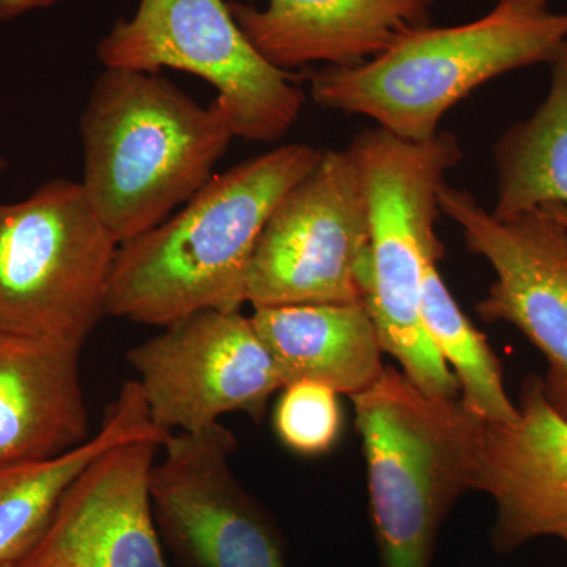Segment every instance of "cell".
Listing matches in <instances>:
<instances>
[{
  "label": "cell",
  "instance_id": "6da1fadb",
  "mask_svg": "<svg viewBox=\"0 0 567 567\" xmlns=\"http://www.w3.org/2000/svg\"><path fill=\"white\" fill-rule=\"evenodd\" d=\"M322 151L287 144L213 175L185 207L118 245L106 315L167 327L205 309L241 311L265 224Z\"/></svg>",
  "mask_w": 567,
  "mask_h": 567
},
{
  "label": "cell",
  "instance_id": "7a4b0ae2",
  "mask_svg": "<svg viewBox=\"0 0 567 567\" xmlns=\"http://www.w3.org/2000/svg\"><path fill=\"white\" fill-rule=\"evenodd\" d=\"M80 132L82 188L118 245L188 203L235 137L215 100L200 106L162 74L126 69L96 78Z\"/></svg>",
  "mask_w": 567,
  "mask_h": 567
},
{
  "label": "cell",
  "instance_id": "3957f363",
  "mask_svg": "<svg viewBox=\"0 0 567 567\" xmlns=\"http://www.w3.org/2000/svg\"><path fill=\"white\" fill-rule=\"evenodd\" d=\"M566 43L567 13L496 6L466 24L416 29L360 65L324 66L309 84L327 110L364 115L402 140L427 141L477 87L513 70L551 65Z\"/></svg>",
  "mask_w": 567,
  "mask_h": 567
},
{
  "label": "cell",
  "instance_id": "277c9868",
  "mask_svg": "<svg viewBox=\"0 0 567 567\" xmlns=\"http://www.w3.org/2000/svg\"><path fill=\"white\" fill-rule=\"evenodd\" d=\"M371 216V270L364 305L374 319L383 352L423 393L461 399L456 375L436 352L421 316L424 274L439 264L443 244L435 233L439 193L462 158L457 137L406 141L386 130L358 134L349 147Z\"/></svg>",
  "mask_w": 567,
  "mask_h": 567
},
{
  "label": "cell",
  "instance_id": "5b68a950",
  "mask_svg": "<svg viewBox=\"0 0 567 567\" xmlns=\"http://www.w3.org/2000/svg\"><path fill=\"white\" fill-rule=\"evenodd\" d=\"M350 399L363 439L380 563L431 567L447 514L475 491L483 421L461 399L432 398L395 368Z\"/></svg>",
  "mask_w": 567,
  "mask_h": 567
},
{
  "label": "cell",
  "instance_id": "8992f818",
  "mask_svg": "<svg viewBox=\"0 0 567 567\" xmlns=\"http://www.w3.org/2000/svg\"><path fill=\"white\" fill-rule=\"evenodd\" d=\"M117 249L81 182L0 204V333L84 346L106 315Z\"/></svg>",
  "mask_w": 567,
  "mask_h": 567
},
{
  "label": "cell",
  "instance_id": "52a82bcc",
  "mask_svg": "<svg viewBox=\"0 0 567 567\" xmlns=\"http://www.w3.org/2000/svg\"><path fill=\"white\" fill-rule=\"evenodd\" d=\"M230 0H140L112 25L96 54L104 69L194 74L216 89L235 137L282 140L300 117L305 92L265 61L235 21Z\"/></svg>",
  "mask_w": 567,
  "mask_h": 567
},
{
  "label": "cell",
  "instance_id": "ba28073f",
  "mask_svg": "<svg viewBox=\"0 0 567 567\" xmlns=\"http://www.w3.org/2000/svg\"><path fill=\"white\" fill-rule=\"evenodd\" d=\"M371 216L349 148L322 151L265 224L246 281L257 308L364 303Z\"/></svg>",
  "mask_w": 567,
  "mask_h": 567
},
{
  "label": "cell",
  "instance_id": "9c48e42d",
  "mask_svg": "<svg viewBox=\"0 0 567 567\" xmlns=\"http://www.w3.org/2000/svg\"><path fill=\"white\" fill-rule=\"evenodd\" d=\"M153 424L167 434L204 431L227 413L262 420L284 380L241 311L205 309L126 352Z\"/></svg>",
  "mask_w": 567,
  "mask_h": 567
},
{
  "label": "cell",
  "instance_id": "30bf717a",
  "mask_svg": "<svg viewBox=\"0 0 567 567\" xmlns=\"http://www.w3.org/2000/svg\"><path fill=\"white\" fill-rule=\"evenodd\" d=\"M439 205L461 227L466 249L494 270L477 315L487 323L513 324L539 350L547 399L567 420V205L495 218L473 194L446 183Z\"/></svg>",
  "mask_w": 567,
  "mask_h": 567
},
{
  "label": "cell",
  "instance_id": "8fae6325",
  "mask_svg": "<svg viewBox=\"0 0 567 567\" xmlns=\"http://www.w3.org/2000/svg\"><path fill=\"white\" fill-rule=\"evenodd\" d=\"M152 470V505L177 567H287L275 518L234 475L237 440L221 423L175 432Z\"/></svg>",
  "mask_w": 567,
  "mask_h": 567
},
{
  "label": "cell",
  "instance_id": "7c38bea8",
  "mask_svg": "<svg viewBox=\"0 0 567 567\" xmlns=\"http://www.w3.org/2000/svg\"><path fill=\"white\" fill-rule=\"evenodd\" d=\"M164 443L145 436L96 457L13 567H171L151 492L153 465Z\"/></svg>",
  "mask_w": 567,
  "mask_h": 567
},
{
  "label": "cell",
  "instance_id": "4fadbf2b",
  "mask_svg": "<svg viewBox=\"0 0 567 567\" xmlns=\"http://www.w3.org/2000/svg\"><path fill=\"white\" fill-rule=\"evenodd\" d=\"M514 423L486 424L475 491L494 499L492 544L513 551L540 537L567 544V420L550 404L543 379L522 385Z\"/></svg>",
  "mask_w": 567,
  "mask_h": 567
},
{
  "label": "cell",
  "instance_id": "5bb4252c",
  "mask_svg": "<svg viewBox=\"0 0 567 567\" xmlns=\"http://www.w3.org/2000/svg\"><path fill=\"white\" fill-rule=\"evenodd\" d=\"M235 21L276 69L354 66L431 25L434 0H270L264 10L229 2Z\"/></svg>",
  "mask_w": 567,
  "mask_h": 567
},
{
  "label": "cell",
  "instance_id": "9a60e30c",
  "mask_svg": "<svg viewBox=\"0 0 567 567\" xmlns=\"http://www.w3.org/2000/svg\"><path fill=\"white\" fill-rule=\"evenodd\" d=\"M81 350L0 333V464L58 456L91 436Z\"/></svg>",
  "mask_w": 567,
  "mask_h": 567
},
{
  "label": "cell",
  "instance_id": "2e32d148",
  "mask_svg": "<svg viewBox=\"0 0 567 567\" xmlns=\"http://www.w3.org/2000/svg\"><path fill=\"white\" fill-rule=\"evenodd\" d=\"M251 319L284 386L308 380L350 398L374 385L385 371V352L364 303L257 308Z\"/></svg>",
  "mask_w": 567,
  "mask_h": 567
},
{
  "label": "cell",
  "instance_id": "e0dca14e",
  "mask_svg": "<svg viewBox=\"0 0 567 567\" xmlns=\"http://www.w3.org/2000/svg\"><path fill=\"white\" fill-rule=\"evenodd\" d=\"M171 434L153 424L136 380L123 383L107 406L102 427L58 456L0 464V566L17 565L50 525L78 476L112 447L132 440Z\"/></svg>",
  "mask_w": 567,
  "mask_h": 567
},
{
  "label": "cell",
  "instance_id": "ac0fdd59",
  "mask_svg": "<svg viewBox=\"0 0 567 567\" xmlns=\"http://www.w3.org/2000/svg\"><path fill=\"white\" fill-rule=\"evenodd\" d=\"M498 196L492 215L509 218L543 204L567 205V43L551 63L546 100L494 147Z\"/></svg>",
  "mask_w": 567,
  "mask_h": 567
},
{
  "label": "cell",
  "instance_id": "d6986e66",
  "mask_svg": "<svg viewBox=\"0 0 567 567\" xmlns=\"http://www.w3.org/2000/svg\"><path fill=\"white\" fill-rule=\"evenodd\" d=\"M421 316L436 352L456 375L462 405L483 423H514L518 406L506 393L502 364L486 336L458 308L440 275L439 264H431L425 270Z\"/></svg>",
  "mask_w": 567,
  "mask_h": 567
},
{
  "label": "cell",
  "instance_id": "ffe728a7",
  "mask_svg": "<svg viewBox=\"0 0 567 567\" xmlns=\"http://www.w3.org/2000/svg\"><path fill=\"white\" fill-rule=\"evenodd\" d=\"M281 391L274 425L282 445L300 456L330 453L342 431L338 393L308 380L287 383Z\"/></svg>",
  "mask_w": 567,
  "mask_h": 567
},
{
  "label": "cell",
  "instance_id": "44dd1931",
  "mask_svg": "<svg viewBox=\"0 0 567 567\" xmlns=\"http://www.w3.org/2000/svg\"><path fill=\"white\" fill-rule=\"evenodd\" d=\"M59 0H0V22L13 21L31 11L47 9Z\"/></svg>",
  "mask_w": 567,
  "mask_h": 567
},
{
  "label": "cell",
  "instance_id": "7402d4cb",
  "mask_svg": "<svg viewBox=\"0 0 567 567\" xmlns=\"http://www.w3.org/2000/svg\"><path fill=\"white\" fill-rule=\"evenodd\" d=\"M548 2H550V0H496V6L524 11V13H539V11L548 10Z\"/></svg>",
  "mask_w": 567,
  "mask_h": 567
},
{
  "label": "cell",
  "instance_id": "603a6c76",
  "mask_svg": "<svg viewBox=\"0 0 567 567\" xmlns=\"http://www.w3.org/2000/svg\"><path fill=\"white\" fill-rule=\"evenodd\" d=\"M7 166H9V163H7L6 158H2V156H0V174H2L3 171L7 169Z\"/></svg>",
  "mask_w": 567,
  "mask_h": 567
},
{
  "label": "cell",
  "instance_id": "cb8c5ba5",
  "mask_svg": "<svg viewBox=\"0 0 567 567\" xmlns=\"http://www.w3.org/2000/svg\"><path fill=\"white\" fill-rule=\"evenodd\" d=\"M14 565H2L0 567H13Z\"/></svg>",
  "mask_w": 567,
  "mask_h": 567
}]
</instances>
